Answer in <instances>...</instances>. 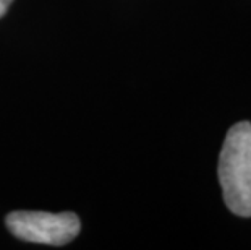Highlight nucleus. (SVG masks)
<instances>
[{
  "label": "nucleus",
  "mask_w": 251,
  "mask_h": 250,
  "mask_svg": "<svg viewBox=\"0 0 251 250\" xmlns=\"http://www.w3.org/2000/svg\"><path fill=\"white\" fill-rule=\"evenodd\" d=\"M219 182L233 215L251 216V124L238 122L227 132L219 156Z\"/></svg>",
  "instance_id": "1"
},
{
  "label": "nucleus",
  "mask_w": 251,
  "mask_h": 250,
  "mask_svg": "<svg viewBox=\"0 0 251 250\" xmlns=\"http://www.w3.org/2000/svg\"><path fill=\"white\" fill-rule=\"evenodd\" d=\"M7 227L21 241L65 246L79 234L81 222L75 213L13 211L7 216Z\"/></svg>",
  "instance_id": "2"
},
{
  "label": "nucleus",
  "mask_w": 251,
  "mask_h": 250,
  "mask_svg": "<svg viewBox=\"0 0 251 250\" xmlns=\"http://www.w3.org/2000/svg\"><path fill=\"white\" fill-rule=\"evenodd\" d=\"M12 2L13 0H0V18L7 13V10H8L10 5H12Z\"/></svg>",
  "instance_id": "3"
}]
</instances>
